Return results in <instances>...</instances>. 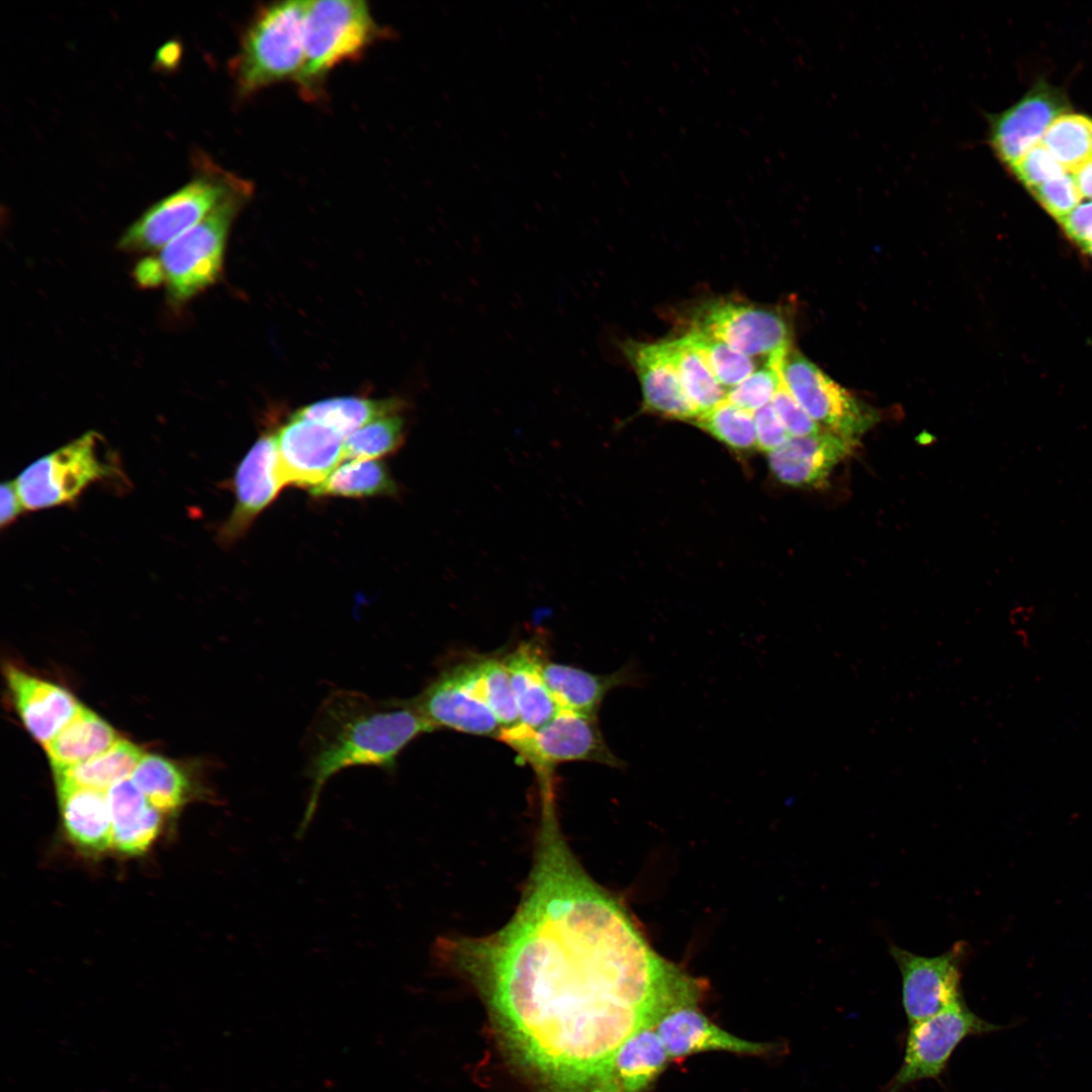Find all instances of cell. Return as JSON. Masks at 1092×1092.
Returning <instances> with one entry per match:
<instances>
[{"mask_svg": "<svg viewBox=\"0 0 1092 1092\" xmlns=\"http://www.w3.org/2000/svg\"><path fill=\"white\" fill-rule=\"evenodd\" d=\"M441 948L480 991L520 1061L556 1092H596L621 1045L686 1003L696 984L585 873L553 813L541 816L510 921Z\"/></svg>", "mask_w": 1092, "mask_h": 1092, "instance_id": "1", "label": "cell"}, {"mask_svg": "<svg viewBox=\"0 0 1092 1092\" xmlns=\"http://www.w3.org/2000/svg\"><path fill=\"white\" fill-rule=\"evenodd\" d=\"M432 731L411 700H379L352 690L332 691L304 735V770L310 788L297 837L307 830L322 790L332 777L354 766L392 771L404 747Z\"/></svg>", "mask_w": 1092, "mask_h": 1092, "instance_id": "2", "label": "cell"}, {"mask_svg": "<svg viewBox=\"0 0 1092 1092\" xmlns=\"http://www.w3.org/2000/svg\"><path fill=\"white\" fill-rule=\"evenodd\" d=\"M244 180L200 222L173 240L156 257L146 258L134 269L143 287L164 284L172 300L183 302L214 283L220 273L229 231L241 206L251 195Z\"/></svg>", "mask_w": 1092, "mask_h": 1092, "instance_id": "3", "label": "cell"}, {"mask_svg": "<svg viewBox=\"0 0 1092 1092\" xmlns=\"http://www.w3.org/2000/svg\"><path fill=\"white\" fill-rule=\"evenodd\" d=\"M306 1H280L258 10L244 31L230 68L237 91L250 95L296 81L304 63Z\"/></svg>", "mask_w": 1092, "mask_h": 1092, "instance_id": "4", "label": "cell"}, {"mask_svg": "<svg viewBox=\"0 0 1092 1092\" xmlns=\"http://www.w3.org/2000/svg\"><path fill=\"white\" fill-rule=\"evenodd\" d=\"M379 32L364 1H306L304 63L296 80L300 90L306 95L315 94L332 70L360 57Z\"/></svg>", "mask_w": 1092, "mask_h": 1092, "instance_id": "5", "label": "cell"}, {"mask_svg": "<svg viewBox=\"0 0 1092 1092\" xmlns=\"http://www.w3.org/2000/svg\"><path fill=\"white\" fill-rule=\"evenodd\" d=\"M195 173L183 187L147 209L122 235V251L142 253L163 249L200 222L240 181L205 158L195 154Z\"/></svg>", "mask_w": 1092, "mask_h": 1092, "instance_id": "6", "label": "cell"}, {"mask_svg": "<svg viewBox=\"0 0 1092 1092\" xmlns=\"http://www.w3.org/2000/svg\"><path fill=\"white\" fill-rule=\"evenodd\" d=\"M515 749L548 780L550 769L568 761H587L624 769L626 762L607 744L598 717L559 709L544 725L502 728L495 737Z\"/></svg>", "mask_w": 1092, "mask_h": 1092, "instance_id": "7", "label": "cell"}, {"mask_svg": "<svg viewBox=\"0 0 1092 1092\" xmlns=\"http://www.w3.org/2000/svg\"><path fill=\"white\" fill-rule=\"evenodd\" d=\"M103 438L88 431L38 458L14 480L24 509L37 511L74 502L90 484L118 468L102 453Z\"/></svg>", "mask_w": 1092, "mask_h": 1092, "instance_id": "8", "label": "cell"}, {"mask_svg": "<svg viewBox=\"0 0 1092 1092\" xmlns=\"http://www.w3.org/2000/svg\"><path fill=\"white\" fill-rule=\"evenodd\" d=\"M998 1028L975 1014L964 1000L909 1024L902 1063L885 1092H903L917 1082L938 1080L967 1037Z\"/></svg>", "mask_w": 1092, "mask_h": 1092, "instance_id": "9", "label": "cell"}, {"mask_svg": "<svg viewBox=\"0 0 1092 1092\" xmlns=\"http://www.w3.org/2000/svg\"><path fill=\"white\" fill-rule=\"evenodd\" d=\"M783 381L805 412L824 430L857 442L878 413L826 375L793 347L781 362Z\"/></svg>", "mask_w": 1092, "mask_h": 1092, "instance_id": "10", "label": "cell"}, {"mask_svg": "<svg viewBox=\"0 0 1092 1092\" xmlns=\"http://www.w3.org/2000/svg\"><path fill=\"white\" fill-rule=\"evenodd\" d=\"M691 329L719 339L750 358H782L792 348V330L777 308L729 299L698 306Z\"/></svg>", "mask_w": 1092, "mask_h": 1092, "instance_id": "11", "label": "cell"}, {"mask_svg": "<svg viewBox=\"0 0 1092 1092\" xmlns=\"http://www.w3.org/2000/svg\"><path fill=\"white\" fill-rule=\"evenodd\" d=\"M889 951L901 973L902 1005L909 1024L964 1000L962 967L969 954L964 941L936 957L918 956L895 944Z\"/></svg>", "mask_w": 1092, "mask_h": 1092, "instance_id": "12", "label": "cell"}, {"mask_svg": "<svg viewBox=\"0 0 1092 1092\" xmlns=\"http://www.w3.org/2000/svg\"><path fill=\"white\" fill-rule=\"evenodd\" d=\"M278 469L285 485H320L343 458L344 438L333 430L291 417L274 435Z\"/></svg>", "mask_w": 1092, "mask_h": 1092, "instance_id": "13", "label": "cell"}, {"mask_svg": "<svg viewBox=\"0 0 1092 1092\" xmlns=\"http://www.w3.org/2000/svg\"><path fill=\"white\" fill-rule=\"evenodd\" d=\"M284 485L278 469L274 436L263 435L237 468L235 508L219 529V541L228 545L242 537Z\"/></svg>", "mask_w": 1092, "mask_h": 1092, "instance_id": "14", "label": "cell"}, {"mask_svg": "<svg viewBox=\"0 0 1092 1092\" xmlns=\"http://www.w3.org/2000/svg\"><path fill=\"white\" fill-rule=\"evenodd\" d=\"M1067 103L1060 92L1039 84L1002 113L993 116L989 141L997 158L1009 169L1041 143L1052 124L1065 113Z\"/></svg>", "mask_w": 1092, "mask_h": 1092, "instance_id": "15", "label": "cell"}, {"mask_svg": "<svg viewBox=\"0 0 1092 1092\" xmlns=\"http://www.w3.org/2000/svg\"><path fill=\"white\" fill-rule=\"evenodd\" d=\"M410 700L434 730L448 728L496 737L502 729L492 711L465 688L455 667L442 672L419 696Z\"/></svg>", "mask_w": 1092, "mask_h": 1092, "instance_id": "16", "label": "cell"}, {"mask_svg": "<svg viewBox=\"0 0 1092 1092\" xmlns=\"http://www.w3.org/2000/svg\"><path fill=\"white\" fill-rule=\"evenodd\" d=\"M856 445L857 442L826 430L811 436L790 437L768 453V464L774 475L787 485L819 487Z\"/></svg>", "mask_w": 1092, "mask_h": 1092, "instance_id": "17", "label": "cell"}, {"mask_svg": "<svg viewBox=\"0 0 1092 1092\" xmlns=\"http://www.w3.org/2000/svg\"><path fill=\"white\" fill-rule=\"evenodd\" d=\"M6 678L20 719L43 746L83 709L67 690L15 666L7 667Z\"/></svg>", "mask_w": 1092, "mask_h": 1092, "instance_id": "18", "label": "cell"}, {"mask_svg": "<svg viewBox=\"0 0 1092 1092\" xmlns=\"http://www.w3.org/2000/svg\"><path fill=\"white\" fill-rule=\"evenodd\" d=\"M622 351L638 376L646 411L680 421L699 416L662 342L626 341Z\"/></svg>", "mask_w": 1092, "mask_h": 1092, "instance_id": "19", "label": "cell"}, {"mask_svg": "<svg viewBox=\"0 0 1092 1092\" xmlns=\"http://www.w3.org/2000/svg\"><path fill=\"white\" fill-rule=\"evenodd\" d=\"M543 676L559 709L595 717L611 691L621 687H642L647 679L635 661H629L611 673L597 674L546 659Z\"/></svg>", "mask_w": 1092, "mask_h": 1092, "instance_id": "20", "label": "cell"}, {"mask_svg": "<svg viewBox=\"0 0 1092 1092\" xmlns=\"http://www.w3.org/2000/svg\"><path fill=\"white\" fill-rule=\"evenodd\" d=\"M655 1029L670 1060L712 1051L763 1055L775 1048L772 1044L750 1041L727 1032L700 1012L697 1005L672 1010L657 1022Z\"/></svg>", "mask_w": 1092, "mask_h": 1092, "instance_id": "21", "label": "cell"}, {"mask_svg": "<svg viewBox=\"0 0 1092 1092\" xmlns=\"http://www.w3.org/2000/svg\"><path fill=\"white\" fill-rule=\"evenodd\" d=\"M547 654L540 640L522 642L503 661L510 680L520 722L536 729L559 711L543 676Z\"/></svg>", "mask_w": 1092, "mask_h": 1092, "instance_id": "22", "label": "cell"}, {"mask_svg": "<svg viewBox=\"0 0 1092 1092\" xmlns=\"http://www.w3.org/2000/svg\"><path fill=\"white\" fill-rule=\"evenodd\" d=\"M669 1060L655 1026L643 1027L615 1054L597 1092H646Z\"/></svg>", "mask_w": 1092, "mask_h": 1092, "instance_id": "23", "label": "cell"}, {"mask_svg": "<svg viewBox=\"0 0 1092 1092\" xmlns=\"http://www.w3.org/2000/svg\"><path fill=\"white\" fill-rule=\"evenodd\" d=\"M112 823V847L126 854H140L160 832L162 812L155 808L130 779L106 791Z\"/></svg>", "mask_w": 1092, "mask_h": 1092, "instance_id": "24", "label": "cell"}, {"mask_svg": "<svg viewBox=\"0 0 1092 1092\" xmlns=\"http://www.w3.org/2000/svg\"><path fill=\"white\" fill-rule=\"evenodd\" d=\"M65 830L74 843L89 851L112 847V823L106 792L73 785H57Z\"/></svg>", "mask_w": 1092, "mask_h": 1092, "instance_id": "25", "label": "cell"}, {"mask_svg": "<svg viewBox=\"0 0 1092 1092\" xmlns=\"http://www.w3.org/2000/svg\"><path fill=\"white\" fill-rule=\"evenodd\" d=\"M118 740L116 732L105 721L83 707L44 748L56 769L96 757Z\"/></svg>", "mask_w": 1092, "mask_h": 1092, "instance_id": "26", "label": "cell"}, {"mask_svg": "<svg viewBox=\"0 0 1092 1092\" xmlns=\"http://www.w3.org/2000/svg\"><path fill=\"white\" fill-rule=\"evenodd\" d=\"M404 406V401L395 397L371 399L342 396L305 405L292 417L321 424L345 438L377 419L401 413Z\"/></svg>", "mask_w": 1092, "mask_h": 1092, "instance_id": "27", "label": "cell"}, {"mask_svg": "<svg viewBox=\"0 0 1092 1092\" xmlns=\"http://www.w3.org/2000/svg\"><path fill=\"white\" fill-rule=\"evenodd\" d=\"M455 668L465 688L492 711L502 728L520 722L510 675L503 659L483 657Z\"/></svg>", "mask_w": 1092, "mask_h": 1092, "instance_id": "28", "label": "cell"}, {"mask_svg": "<svg viewBox=\"0 0 1092 1092\" xmlns=\"http://www.w3.org/2000/svg\"><path fill=\"white\" fill-rule=\"evenodd\" d=\"M143 753L132 743L119 739L105 752L85 762L56 768L57 785H73L106 792L114 784L129 779Z\"/></svg>", "mask_w": 1092, "mask_h": 1092, "instance_id": "29", "label": "cell"}, {"mask_svg": "<svg viewBox=\"0 0 1092 1092\" xmlns=\"http://www.w3.org/2000/svg\"><path fill=\"white\" fill-rule=\"evenodd\" d=\"M309 492L314 496L367 497L393 495L397 486L383 462L351 460L338 466Z\"/></svg>", "mask_w": 1092, "mask_h": 1092, "instance_id": "30", "label": "cell"}, {"mask_svg": "<svg viewBox=\"0 0 1092 1092\" xmlns=\"http://www.w3.org/2000/svg\"><path fill=\"white\" fill-rule=\"evenodd\" d=\"M662 343L687 396L699 415L725 400L727 391L713 376L686 336Z\"/></svg>", "mask_w": 1092, "mask_h": 1092, "instance_id": "31", "label": "cell"}, {"mask_svg": "<svg viewBox=\"0 0 1092 1092\" xmlns=\"http://www.w3.org/2000/svg\"><path fill=\"white\" fill-rule=\"evenodd\" d=\"M129 779L162 813L176 810L184 802L189 789L182 770L157 754L143 755Z\"/></svg>", "mask_w": 1092, "mask_h": 1092, "instance_id": "32", "label": "cell"}, {"mask_svg": "<svg viewBox=\"0 0 1092 1092\" xmlns=\"http://www.w3.org/2000/svg\"><path fill=\"white\" fill-rule=\"evenodd\" d=\"M1041 145L1067 172L1074 173L1092 160V118L1061 114L1046 129Z\"/></svg>", "mask_w": 1092, "mask_h": 1092, "instance_id": "33", "label": "cell"}, {"mask_svg": "<svg viewBox=\"0 0 1092 1092\" xmlns=\"http://www.w3.org/2000/svg\"><path fill=\"white\" fill-rule=\"evenodd\" d=\"M685 336L726 391L741 383L757 368L753 358L704 332L690 329Z\"/></svg>", "mask_w": 1092, "mask_h": 1092, "instance_id": "34", "label": "cell"}, {"mask_svg": "<svg viewBox=\"0 0 1092 1092\" xmlns=\"http://www.w3.org/2000/svg\"><path fill=\"white\" fill-rule=\"evenodd\" d=\"M404 425L400 413L365 425L344 438L343 458L369 460L395 452L404 442Z\"/></svg>", "mask_w": 1092, "mask_h": 1092, "instance_id": "35", "label": "cell"}, {"mask_svg": "<svg viewBox=\"0 0 1092 1092\" xmlns=\"http://www.w3.org/2000/svg\"><path fill=\"white\" fill-rule=\"evenodd\" d=\"M695 424L723 444L736 450L757 448L753 413L723 400L700 414Z\"/></svg>", "mask_w": 1092, "mask_h": 1092, "instance_id": "36", "label": "cell"}, {"mask_svg": "<svg viewBox=\"0 0 1092 1092\" xmlns=\"http://www.w3.org/2000/svg\"><path fill=\"white\" fill-rule=\"evenodd\" d=\"M783 358L765 360L745 380L727 390L725 399L751 413L770 403L782 382L780 368Z\"/></svg>", "mask_w": 1092, "mask_h": 1092, "instance_id": "37", "label": "cell"}, {"mask_svg": "<svg viewBox=\"0 0 1092 1092\" xmlns=\"http://www.w3.org/2000/svg\"><path fill=\"white\" fill-rule=\"evenodd\" d=\"M1041 206L1061 221L1081 202L1082 194L1074 176L1065 172L1030 191Z\"/></svg>", "mask_w": 1092, "mask_h": 1092, "instance_id": "38", "label": "cell"}, {"mask_svg": "<svg viewBox=\"0 0 1092 1092\" xmlns=\"http://www.w3.org/2000/svg\"><path fill=\"white\" fill-rule=\"evenodd\" d=\"M1010 170L1029 191L1067 172L1041 143L1028 151Z\"/></svg>", "mask_w": 1092, "mask_h": 1092, "instance_id": "39", "label": "cell"}, {"mask_svg": "<svg viewBox=\"0 0 1092 1092\" xmlns=\"http://www.w3.org/2000/svg\"><path fill=\"white\" fill-rule=\"evenodd\" d=\"M770 403L791 437L811 436L824 430L800 405L783 378Z\"/></svg>", "mask_w": 1092, "mask_h": 1092, "instance_id": "40", "label": "cell"}, {"mask_svg": "<svg viewBox=\"0 0 1092 1092\" xmlns=\"http://www.w3.org/2000/svg\"><path fill=\"white\" fill-rule=\"evenodd\" d=\"M757 448L769 453L791 437L784 424L780 420L771 403H768L753 413Z\"/></svg>", "mask_w": 1092, "mask_h": 1092, "instance_id": "41", "label": "cell"}, {"mask_svg": "<svg viewBox=\"0 0 1092 1092\" xmlns=\"http://www.w3.org/2000/svg\"><path fill=\"white\" fill-rule=\"evenodd\" d=\"M1060 223L1067 236L1084 251L1092 247V200L1080 203Z\"/></svg>", "mask_w": 1092, "mask_h": 1092, "instance_id": "42", "label": "cell"}, {"mask_svg": "<svg viewBox=\"0 0 1092 1092\" xmlns=\"http://www.w3.org/2000/svg\"><path fill=\"white\" fill-rule=\"evenodd\" d=\"M0 500V526L3 529L25 510L14 480L2 482Z\"/></svg>", "mask_w": 1092, "mask_h": 1092, "instance_id": "43", "label": "cell"}, {"mask_svg": "<svg viewBox=\"0 0 1092 1092\" xmlns=\"http://www.w3.org/2000/svg\"><path fill=\"white\" fill-rule=\"evenodd\" d=\"M181 57V47L177 41H169L158 52L156 64L162 69L176 67Z\"/></svg>", "mask_w": 1092, "mask_h": 1092, "instance_id": "44", "label": "cell"}, {"mask_svg": "<svg viewBox=\"0 0 1092 1092\" xmlns=\"http://www.w3.org/2000/svg\"><path fill=\"white\" fill-rule=\"evenodd\" d=\"M1082 197L1092 200V160L1072 173Z\"/></svg>", "mask_w": 1092, "mask_h": 1092, "instance_id": "45", "label": "cell"}, {"mask_svg": "<svg viewBox=\"0 0 1092 1092\" xmlns=\"http://www.w3.org/2000/svg\"><path fill=\"white\" fill-rule=\"evenodd\" d=\"M1085 252H1087L1092 257V247L1088 248Z\"/></svg>", "mask_w": 1092, "mask_h": 1092, "instance_id": "46", "label": "cell"}]
</instances>
